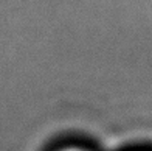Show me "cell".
Instances as JSON below:
<instances>
[{
    "label": "cell",
    "instance_id": "cell-1",
    "mask_svg": "<svg viewBox=\"0 0 152 151\" xmlns=\"http://www.w3.org/2000/svg\"><path fill=\"white\" fill-rule=\"evenodd\" d=\"M56 151H92V150L87 147H81V145H67V147H62Z\"/></svg>",
    "mask_w": 152,
    "mask_h": 151
},
{
    "label": "cell",
    "instance_id": "cell-2",
    "mask_svg": "<svg viewBox=\"0 0 152 151\" xmlns=\"http://www.w3.org/2000/svg\"><path fill=\"white\" fill-rule=\"evenodd\" d=\"M137 151H148V150H137Z\"/></svg>",
    "mask_w": 152,
    "mask_h": 151
}]
</instances>
